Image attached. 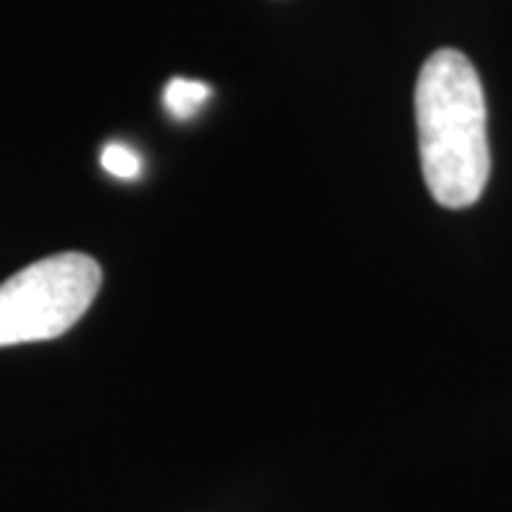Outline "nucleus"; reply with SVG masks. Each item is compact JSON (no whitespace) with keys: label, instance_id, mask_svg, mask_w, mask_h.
<instances>
[{"label":"nucleus","instance_id":"7ed1b4c3","mask_svg":"<svg viewBox=\"0 0 512 512\" xmlns=\"http://www.w3.org/2000/svg\"><path fill=\"white\" fill-rule=\"evenodd\" d=\"M211 97V86L202 80H188V77H174L168 80L163 92L165 111L177 120H191L197 111L208 103Z\"/></svg>","mask_w":512,"mask_h":512},{"label":"nucleus","instance_id":"f03ea898","mask_svg":"<svg viewBox=\"0 0 512 512\" xmlns=\"http://www.w3.org/2000/svg\"><path fill=\"white\" fill-rule=\"evenodd\" d=\"M103 285L89 254L43 256L0 285V348L46 342L72 330Z\"/></svg>","mask_w":512,"mask_h":512},{"label":"nucleus","instance_id":"20e7f679","mask_svg":"<svg viewBox=\"0 0 512 512\" xmlns=\"http://www.w3.org/2000/svg\"><path fill=\"white\" fill-rule=\"evenodd\" d=\"M100 163L117 180H137L143 174V160L140 154L126 143H109L100 154Z\"/></svg>","mask_w":512,"mask_h":512},{"label":"nucleus","instance_id":"f257e3e1","mask_svg":"<svg viewBox=\"0 0 512 512\" xmlns=\"http://www.w3.org/2000/svg\"><path fill=\"white\" fill-rule=\"evenodd\" d=\"M424 183L444 208H470L490 180L487 100L476 66L458 49L427 57L416 80Z\"/></svg>","mask_w":512,"mask_h":512}]
</instances>
